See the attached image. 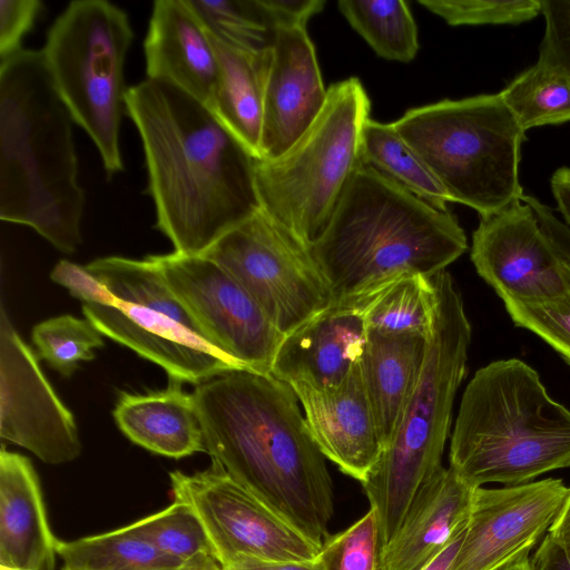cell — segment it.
I'll use <instances>...</instances> for the list:
<instances>
[{"instance_id":"1","label":"cell","mask_w":570,"mask_h":570,"mask_svg":"<svg viewBox=\"0 0 570 570\" xmlns=\"http://www.w3.org/2000/svg\"><path fill=\"white\" fill-rule=\"evenodd\" d=\"M126 112L141 139L156 227L174 252L203 255L262 208L257 158L207 106L146 79L128 87Z\"/></svg>"},{"instance_id":"2","label":"cell","mask_w":570,"mask_h":570,"mask_svg":"<svg viewBox=\"0 0 570 570\" xmlns=\"http://www.w3.org/2000/svg\"><path fill=\"white\" fill-rule=\"evenodd\" d=\"M193 396L213 464L322 547L333 483L293 389L235 368L199 383Z\"/></svg>"},{"instance_id":"3","label":"cell","mask_w":570,"mask_h":570,"mask_svg":"<svg viewBox=\"0 0 570 570\" xmlns=\"http://www.w3.org/2000/svg\"><path fill=\"white\" fill-rule=\"evenodd\" d=\"M0 62V218L75 253L86 197L73 120L41 50L22 49Z\"/></svg>"},{"instance_id":"4","label":"cell","mask_w":570,"mask_h":570,"mask_svg":"<svg viewBox=\"0 0 570 570\" xmlns=\"http://www.w3.org/2000/svg\"><path fill=\"white\" fill-rule=\"evenodd\" d=\"M466 248L449 209L362 166L309 250L338 302L374 294L405 275L433 277Z\"/></svg>"},{"instance_id":"5","label":"cell","mask_w":570,"mask_h":570,"mask_svg":"<svg viewBox=\"0 0 570 570\" xmlns=\"http://www.w3.org/2000/svg\"><path fill=\"white\" fill-rule=\"evenodd\" d=\"M449 459V468L473 489L519 485L569 468L570 411L527 363L494 361L463 392Z\"/></svg>"},{"instance_id":"6","label":"cell","mask_w":570,"mask_h":570,"mask_svg":"<svg viewBox=\"0 0 570 570\" xmlns=\"http://www.w3.org/2000/svg\"><path fill=\"white\" fill-rule=\"evenodd\" d=\"M435 307L426 357L392 438L361 482L375 511L382 550L420 488L442 468L456 391L465 375L471 325L446 271L432 277Z\"/></svg>"},{"instance_id":"7","label":"cell","mask_w":570,"mask_h":570,"mask_svg":"<svg viewBox=\"0 0 570 570\" xmlns=\"http://www.w3.org/2000/svg\"><path fill=\"white\" fill-rule=\"evenodd\" d=\"M393 125L451 202L485 217L522 199L519 165L525 132L500 92L412 108Z\"/></svg>"},{"instance_id":"8","label":"cell","mask_w":570,"mask_h":570,"mask_svg":"<svg viewBox=\"0 0 570 570\" xmlns=\"http://www.w3.org/2000/svg\"><path fill=\"white\" fill-rule=\"evenodd\" d=\"M371 101L361 80L327 88L325 105L308 129L281 156L257 159L262 209L311 247L327 226L343 193L362 167V132Z\"/></svg>"},{"instance_id":"9","label":"cell","mask_w":570,"mask_h":570,"mask_svg":"<svg viewBox=\"0 0 570 570\" xmlns=\"http://www.w3.org/2000/svg\"><path fill=\"white\" fill-rule=\"evenodd\" d=\"M134 37L120 7L77 0L57 17L40 49L59 97L92 140L109 177L124 170L119 136L128 90L125 63Z\"/></svg>"},{"instance_id":"10","label":"cell","mask_w":570,"mask_h":570,"mask_svg":"<svg viewBox=\"0 0 570 570\" xmlns=\"http://www.w3.org/2000/svg\"><path fill=\"white\" fill-rule=\"evenodd\" d=\"M114 295V305L82 304L102 335L159 365L176 382L203 383L238 368L212 346L151 258H97L86 265Z\"/></svg>"},{"instance_id":"11","label":"cell","mask_w":570,"mask_h":570,"mask_svg":"<svg viewBox=\"0 0 570 570\" xmlns=\"http://www.w3.org/2000/svg\"><path fill=\"white\" fill-rule=\"evenodd\" d=\"M203 255L233 275L284 335L333 303L309 247L262 208Z\"/></svg>"},{"instance_id":"12","label":"cell","mask_w":570,"mask_h":570,"mask_svg":"<svg viewBox=\"0 0 570 570\" xmlns=\"http://www.w3.org/2000/svg\"><path fill=\"white\" fill-rule=\"evenodd\" d=\"M176 501L203 523L222 568L243 560L309 561L322 547L212 464L205 471L169 474Z\"/></svg>"},{"instance_id":"13","label":"cell","mask_w":570,"mask_h":570,"mask_svg":"<svg viewBox=\"0 0 570 570\" xmlns=\"http://www.w3.org/2000/svg\"><path fill=\"white\" fill-rule=\"evenodd\" d=\"M150 256L213 347L238 368L271 374L285 335L233 275L204 255Z\"/></svg>"},{"instance_id":"14","label":"cell","mask_w":570,"mask_h":570,"mask_svg":"<svg viewBox=\"0 0 570 570\" xmlns=\"http://www.w3.org/2000/svg\"><path fill=\"white\" fill-rule=\"evenodd\" d=\"M471 261L502 301L546 302L570 291V262L522 200L480 217Z\"/></svg>"},{"instance_id":"15","label":"cell","mask_w":570,"mask_h":570,"mask_svg":"<svg viewBox=\"0 0 570 570\" xmlns=\"http://www.w3.org/2000/svg\"><path fill=\"white\" fill-rule=\"evenodd\" d=\"M0 435L42 462L77 459L81 443L72 413L43 375L36 355L0 311Z\"/></svg>"},{"instance_id":"16","label":"cell","mask_w":570,"mask_h":570,"mask_svg":"<svg viewBox=\"0 0 570 570\" xmlns=\"http://www.w3.org/2000/svg\"><path fill=\"white\" fill-rule=\"evenodd\" d=\"M569 488L543 479L476 488L463 540L450 570H499L529 554L556 520Z\"/></svg>"},{"instance_id":"17","label":"cell","mask_w":570,"mask_h":570,"mask_svg":"<svg viewBox=\"0 0 570 570\" xmlns=\"http://www.w3.org/2000/svg\"><path fill=\"white\" fill-rule=\"evenodd\" d=\"M326 97L306 28L274 30L264 86L259 159L284 154L314 122Z\"/></svg>"},{"instance_id":"18","label":"cell","mask_w":570,"mask_h":570,"mask_svg":"<svg viewBox=\"0 0 570 570\" xmlns=\"http://www.w3.org/2000/svg\"><path fill=\"white\" fill-rule=\"evenodd\" d=\"M364 295L333 302L286 334L276 352L271 374L286 383L316 390L342 385L360 364L367 341Z\"/></svg>"},{"instance_id":"19","label":"cell","mask_w":570,"mask_h":570,"mask_svg":"<svg viewBox=\"0 0 570 570\" xmlns=\"http://www.w3.org/2000/svg\"><path fill=\"white\" fill-rule=\"evenodd\" d=\"M308 430L322 454L362 482L379 460L383 444L364 385L361 362L333 390L292 383Z\"/></svg>"},{"instance_id":"20","label":"cell","mask_w":570,"mask_h":570,"mask_svg":"<svg viewBox=\"0 0 570 570\" xmlns=\"http://www.w3.org/2000/svg\"><path fill=\"white\" fill-rule=\"evenodd\" d=\"M144 52L147 79L173 85L209 107L219 63L210 35L188 0L154 2Z\"/></svg>"},{"instance_id":"21","label":"cell","mask_w":570,"mask_h":570,"mask_svg":"<svg viewBox=\"0 0 570 570\" xmlns=\"http://www.w3.org/2000/svg\"><path fill=\"white\" fill-rule=\"evenodd\" d=\"M473 492L450 468L438 470L382 550V570H421L466 527Z\"/></svg>"},{"instance_id":"22","label":"cell","mask_w":570,"mask_h":570,"mask_svg":"<svg viewBox=\"0 0 570 570\" xmlns=\"http://www.w3.org/2000/svg\"><path fill=\"white\" fill-rule=\"evenodd\" d=\"M55 538L37 473L30 460L2 446L0 452V568L53 570Z\"/></svg>"},{"instance_id":"23","label":"cell","mask_w":570,"mask_h":570,"mask_svg":"<svg viewBox=\"0 0 570 570\" xmlns=\"http://www.w3.org/2000/svg\"><path fill=\"white\" fill-rule=\"evenodd\" d=\"M112 416L132 443L156 454L180 459L206 451L194 396L179 382L144 394L121 392Z\"/></svg>"},{"instance_id":"24","label":"cell","mask_w":570,"mask_h":570,"mask_svg":"<svg viewBox=\"0 0 570 570\" xmlns=\"http://www.w3.org/2000/svg\"><path fill=\"white\" fill-rule=\"evenodd\" d=\"M428 345L429 337L423 335L367 332L361 372L383 449L419 380Z\"/></svg>"},{"instance_id":"25","label":"cell","mask_w":570,"mask_h":570,"mask_svg":"<svg viewBox=\"0 0 570 570\" xmlns=\"http://www.w3.org/2000/svg\"><path fill=\"white\" fill-rule=\"evenodd\" d=\"M210 39L217 55L219 73L208 108L259 159L264 86L271 47L250 52L232 47L213 35Z\"/></svg>"},{"instance_id":"26","label":"cell","mask_w":570,"mask_h":570,"mask_svg":"<svg viewBox=\"0 0 570 570\" xmlns=\"http://www.w3.org/2000/svg\"><path fill=\"white\" fill-rule=\"evenodd\" d=\"M56 550L68 570H190L129 525L72 541L58 540Z\"/></svg>"},{"instance_id":"27","label":"cell","mask_w":570,"mask_h":570,"mask_svg":"<svg viewBox=\"0 0 570 570\" xmlns=\"http://www.w3.org/2000/svg\"><path fill=\"white\" fill-rule=\"evenodd\" d=\"M362 159L411 194L440 208L451 202L420 155L397 132L393 122L368 119L362 132Z\"/></svg>"},{"instance_id":"28","label":"cell","mask_w":570,"mask_h":570,"mask_svg":"<svg viewBox=\"0 0 570 570\" xmlns=\"http://www.w3.org/2000/svg\"><path fill=\"white\" fill-rule=\"evenodd\" d=\"M435 307L432 277L405 275L374 293L365 307L368 333L429 337Z\"/></svg>"},{"instance_id":"29","label":"cell","mask_w":570,"mask_h":570,"mask_svg":"<svg viewBox=\"0 0 570 570\" xmlns=\"http://www.w3.org/2000/svg\"><path fill=\"white\" fill-rule=\"evenodd\" d=\"M338 10L381 58L411 62L419 50L417 28L402 0H341Z\"/></svg>"},{"instance_id":"30","label":"cell","mask_w":570,"mask_h":570,"mask_svg":"<svg viewBox=\"0 0 570 570\" xmlns=\"http://www.w3.org/2000/svg\"><path fill=\"white\" fill-rule=\"evenodd\" d=\"M500 95L524 132L570 121V79L538 61L510 81Z\"/></svg>"},{"instance_id":"31","label":"cell","mask_w":570,"mask_h":570,"mask_svg":"<svg viewBox=\"0 0 570 570\" xmlns=\"http://www.w3.org/2000/svg\"><path fill=\"white\" fill-rule=\"evenodd\" d=\"M129 528L190 570L220 567L203 523L187 503L175 500L165 510L140 519Z\"/></svg>"},{"instance_id":"32","label":"cell","mask_w":570,"mask_h":570,"mask_svg":"<svg viewBox=\"0 0 570 570\" xmlns=\"http://www.w3.org/2000/svg\"><path fill=\"white\" fill-rule=\"evenodd\" d=\"M202 22L218 40L250 52L272 46L274 30L258 0H188Z\"/></svg>"},{"instance_id":"33","label":"cell","mask_w":570,"mask_h":570,"mask_svg":"<svg viewBox=\"0 0 570 570\" xmlns=\"http://www.w3.org/2000/svg\"><path fill=\"white\" fill-rule=\"evenodd\" d=\"M31 337L38 356L65 379L79 363L94 360L95 348L104 346L102 334L88 320L68 314L38 323Z\"/></svg>"},{"instance_id":"34","label":"cell","mask_w":570,"mask_h":570,"mask_svg":"<svg viewBox=\"0 0 570 570\" xmlns=\"http://www.w3.org/2000/svg\"><path fill=\"white\" fill-rule=\"evenodd\" d=\"M382 546L375 511L370 510L343 532L324 541L323 570H382Z\"/></svg>"},{"instance_id":"35","label":"cell","mask_w":570,"mask_h":570,"mask_svg":"<svg viewBox=\"0 0 570 570\" xmlns=\"http://www.w3.org/2000/svg\"><path fill=\"white\" fill-rule=\"evenodd\" d=\"M450 26L520 24L541 14V0H419Z\"/></svg>"},{"instance_id":"36","label":"cell","mask_w":570,"mask_h":570,"mask_svg":"<svg viewBox=\"0 0 570 570\" xmlns=\"http://www.w3.org/2000/svg\"><path fill=\"white\" fill-rule=\"evenodd\" d=\"M503 303L517 326L533 332L570 364V291L552 301Z\"/></svg>"},{"instance_id":"37","label":"cell","mask_w":570,"mask_h":570,"mask_svg":"<svg viewBox=\"0 0 570 570\" xmlns=\"http://www.w3.org/2000/svg\"><path fill=\"white\" fill-rule=\"evenodd\" d=\"M546 21L538 62L570 79V0H541Z\"/></svg>"},{"instance_id":"38","label":"cell","mask_w":570,"mask_h":570,"mask_svg":"<svg viewBox=\"0 0 570 570\" xmlns=\"http://www.w3.org/2000/svg\"><path fill=\"white\" fill-rule=\"evenodd\" d=\"M41 11L39 0H0V61L23 49L22 39Z\"/></svg>"},{"instance_id":"39","label":"cell","mask_w":570,"mask_h":570,"mask_svg":"<svg viewBox=\"0 0 570 570\" xmlns=\"http://www.w3.org/2000/svg\"><path fill=\"white\" fill-rule=\"evenodd\" d=\"M50 277L82 304L114 305L116 302L114 295L86 266L61 259L51 271Z\"/></svg>"},{"instance_id":"40","label":"cell","mask_w":570,"mask_h":570,"mask_svg":"<svg viewBox=\"0 0 570 570\" xmlns=\"http://www.w3.org/2000/svg\"><path fill=\"white\" fill-rule=\"evenodd\" d=\"M258 4L273 30L306 28L308 20L321 12L323 0H258Z\"/></svg>"},{"instance_id":"41","label":"cell","mask_w":570,"mask_h":570,"mask_svg":"<svg viewBox=\"0 0 570 570\" xmlns=\"http://www.w3.org/2000/svg\"><path fill=\"white\" fill-rule=\"evenodd\" d=\"M531 564L533 570H570V559L548 532L540 541Z\"/></svg>"},{"instance_id":"42","label":"cell","mask_w":570,"mask_h":570,"mask_svg":"<svg viewBox=\"0 0 570 570\" xmlns=\"http://www.w3.org/2000/svg\"><path fill=\"white\" fill-rule=\"evenodd\" d=\"M222 570H323L318 557L309 561L243 560Z\"/></svg>"},{"instance_id":"43","label":"cell","mask_w":570,"mask_h":570,"mask_svg":"<svg viewBox=\"0 0 570 570\" xmlns=\"http://www.w3.org/2000/svg\"><path fill=\"white\" fill-rule=\"evenodd\" d=\"M551 191L563 223L570 228V167H560L551 176Z\"/></svg>"},{"instance_id":"44","label":"cell","mask_w":570,"mask_h":570,"mask_svg":"<svg viewBox=\"0 0 570 570\" xmlns=\"http://www.w3.org/2000/svg\"><path fill=\"white\" fill-rule=\"evenodd\" d=\"M548 534L570 559V488L556 520L548 530Z\"/></svg>"},{"instance_id":"45","label":"cell","mask_w":570,"mask_h":570,"mask_svg":"<svg viewBox=\"0 0 570 570\" xmlns=\"http://www.w3.org/2000/svg\"><path fill=\"white\" fill-rule=\"evenodd\" d=\"M465 528L460 531L421 570H450L461 547Z\"/></svg>"},{"instance_id":"46","label":"cell","mask_w":570,"mask_h":570,"mask_svg":"<svg viewBox=\"0 0 570 570\" xmlns=\"http://www.w3.org/2000/svg\"><path fill=\"white\" fill-rule=\"evenodd\" d=\"M499 570H533L529 554H524Z\"/></svg>"},{"instance_id":"47","label":"cell","mask_w":570,"mask_h":570,"mask_svg":"<svg viewBox=\"0 0 570 570\" xmlns=\"http://www.w3.org/2000/svg\"><path fill=\"white\" fill-rule=\"evenodd\" d=\"M210 570H222V567H218V568H215V569H210Z\"/></svg>"},{"instance_id":"48","label":"cell","mask_w":570,"mask_h":570,"mask_svg":"<svg viewBox=\"0 0 570 570\" xmlns=\"http://www.w3.org/2000/svg\"><path fill=\"white\" fill-rule=\"evenodd\" d=\"M0 570H6V569L0 568Z\"/></svg>"},{"instance_id":"49","label":"cell","mask_w":570,"mask_h":570,"mask_svg":"<svg viewBox=\"0 0 570 570\" xmlns=\"http://www.w3.org/2000/svg\"><path fill=\"white\" fill-rule=\"evenodd\" d=\"M62 570H68V569H65V568H63Z\"/></svg>"}]
</instances>
